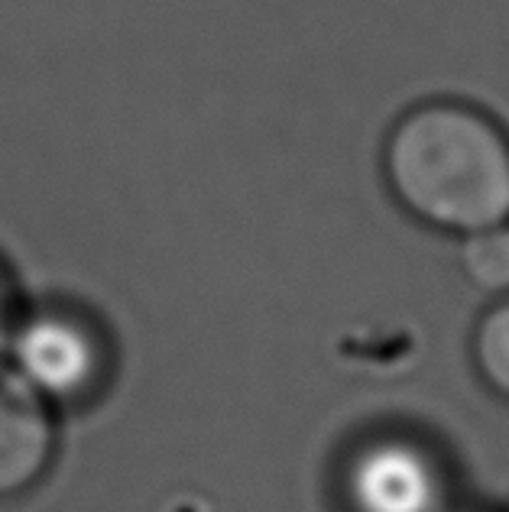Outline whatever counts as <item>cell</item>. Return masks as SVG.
<instances>
[{"label":"cell","instance_id":"cell-6","mask_svg":"<svg viewBox=\"0 0 509 512\" xmlns=\"http://www.w3.org/2000/svg\"><path fill=\"white\" fill-rule=\"evenodd\" d=\"M461 273L480 292L509 295V224L461 237Z\"/></svg>","mask_w":509,"mask_h":512},{"label":"cell","instance_id":"cell-7","mask_svg":"<svg viewBox=\"0 0 509 512\" xmlns=\"http://www.w3.org/2000/svg\"><path fill=\"white\" fill-rule=\"evenodd\" d=\"M17 305H13V295H10V286H7V276L0 273V360H4V350H7V341H10V331L17 325Z\"/></svg>","mask_w":509,"mask_h":512},{"label":"cell","instance_id":"cell-5","mask_svg":"<svg viewBox=\"0 0 509 512\" xmlns=\"http://www.w3.org/2000/svg\"><path fill=\"white\" fill-rule=\"evenodd\" d=\"M471 357L484 386L509 402V295H500V302H493L477 321Z\"/></svg>","mask_w":509,"mask_h":512},{"label":"cell","instance_id":"cell-1","mask_svg":"<svg viewBox=\"0 0 509 512\" xmlns=\"http://www.w3.org/2000/svg\"><path fill=\"white\" fill-rule=\"evenodd\" d=\"M383 175L403 211L441 234L509 224V133L467 101L409 107L386 133Z\"/></svg>","mask_w":509,"mask_h":512},{"label":"cell","instance_id":"cell-2","mask_svg":"<svg viewBox=\"0 0 509 512\" xmlns=\"http://www.w3.org/2000/svg\"><path fill=\"white\" fill-rule=\"evenodd\" d=\"M0 363L59 412L101 393L111 376V344L91 315L69 305H43L17 315Z\"/></svg>","mask_w":509,"mask_h":512},{"label":"cell","instance_id":"cell-4","mask_svg":"<svg viewBox=\"0 0 509 512\" xmlns=\"http://www.w3.org/2000/svg\"><path fill=\"white\" fill-rule=\"evenodd\" d=\"M56 448V409L0 363V503L30 493L49 474Z\"/></svg>","mask_w":509,"mask_h":512},{"label":"cell","instance_id":"cell-3","mask_svg":"<svg viewBox=\"0 0 509 512\" xmlns=\"http://www.w3.org/2000/svg\"><path fill=\"white\" fill-rule=\"evenodd\" d=\"M351 512H445L448 477L432 448L406 435H380L351 451L341 474Z\"/></svg>","mask_w":509,"mask_h":512}]
</instances>
